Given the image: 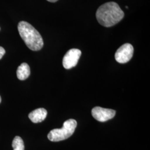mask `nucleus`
I'll return each mask as SVG.
<instances>
[{
    "label": "nucleus",
    "mask_w": 150,
    "mask_h": 150,
    "mask_svg": "<svg viewBox=\"0 0 150 150\" xmlns=\"http://www.w3.org/2000/svg\"><path fill=\"white\" fill-rule=\"evenodd\" d=\"M124 12L118 4L114 2H109L98 7L96 16L98 23L103 26L110 27L115 25L121 21Z\"/></svg>",
    "instance_id": "nucleus-1"
},
{
    "label": "nucleus",
    "mask_w": 150,
    "mask_h": 150,
    "mask_svg": "<svg viewBox=\"0 0 150 150\" xmlns=\"http://www.w3.org/2000/svg\"><path fill=\"white\" fill-rule=\"evenodd\" d=\"M18 30L22 39L30 50L36 51L43 47V41L41 35L31 24L26 21L20 22Z\"/></svg>",
    "instance_id": "nucleus-2"
},
{
    "label": "nucleus",
    "mask_w": 150,
    "mask_h": 150,
    "mask_svg": "<svg viewBox=\"0 0 150 150\" xmlns=\"http://www.w3.org/2000/svg\"><path fill=\"white\" fill-rule=\"evenodd\" d=\"M77 127V122L74 119L66 121L61 129H53L48 134V139L52 142H58L71 136Z\"/></svg>",
    "instance_id": "nucleus-3"
},
{
    "label": "nucleus",
    "mask_w": 150,
    "mask_h": 150,
    "mask_svg": "<svg viewBox=\"0 0 150 150\" xmlns=\"http://www.w3.org/2000/svg\"><path fill=\"white\" fill-rule=\"evenodd\" d=\"M134 47L129 43H125L118 48L115 54V59L120 64L128 62L134 54Z\"/></svg>",
    "instance_id": "nucleus-4"
},
{
    "label": "nucleus",
    "mask_w": 150,
    "mask_h": 150,
    "mask_svg": "<svg viewBox=\"0 0 150 150\" xmlns=\"http://www.w3.org/2000/svg\"><path fill=\"white\" fill-rule=\"evenodd\" d=\"M81 55V51L79 49L72 48L68 51L63 58L62 64L64 69H71L76 66Z\"/></svg>",
    "instance_id": "nucleus-5"
},
{
    "label": "nucleus",
    "mask_w": 150,
    "mask_h": 150,
    "mask_svg": "<svg viewBox=\"0 0 150 150\" xmlns=\"http://www.w3.org/2000/svg\"><path fill=\"white\" fill-rule=\"evenodd\" d=\"M91 113L93 118L100 122L107 121L113 118L116 115L115 110L101 107H94Z\"/></svg>",
    "instance_id": "nucleus-6"
},
{
    "label": "nucleus",
    "mask_w": 150,
    "mask_h": 150,
    "mask_svg": "<svg viewBox=\"0 0 150 150\" xmlns=\"http://www.w3.org/2000/svg\"><path fill=\"white\" fill-rule=\"evenodd\" d=\"M47 115V112L46 109L43 108H38L30 113L28 117L33 123H39L42 122L46 118Z\"/></svg>",
    "instance_id": "nucleus-7"
},
{
    "label": "nucleus",
    "mask_w": 150,
    "mask_h": 150,
    "mask_svg": "<svg viewBox=\"0 0 150 150\" xmlns=\"http://www.w3.org/2000/svg\"><path fill=\"white\" fill-rule=\"evenodd\" d=\"M30 75V68L26 63H22L17 70V77L20 80H25Z\"/></svg>",
    "instance_id": "nucleus-8"
},
{
    "label": "nucleus",
    "mask_w": 150,
    "mask_h": 150,
    "mask_svg": "<svg viewBox=\"0 0 150 150\" xmlns=\"http://www.w3.org/2000/svg\"><path fill=\"white\" fill-rule=\"evenodd\" d=\"M12 146L13 150H25L23 141L20 136H16L13 139Z\"/></svg>",
    "instance_id": "nucleus-9"
},
{
    "label": "nucleus",
    "mask_w": 150,
    "mask_h": 150,
    "mask_svg": "<svg viewBox=\"0 0 150 150\" xmlns=\"http://www.w3.org/2000/svg\"><path fill=\"white\" fill-rule=\"evenodd\" d=\"M5 50L2 47L0 46V59L2 58L4 55L5 54Z\"/></svg>",
    "instance_id": "nucleus-10"
},
{
    "label": "nucleus",
    "mask_w": 150,
    "mask_h": 150,
    "mask_svg": "<svg viewBox=\"0 0 150 150\" xmlns=\"http://www.w3.org/2000/svg\"><path fill=\"white\" fill-rule=\"evenodd\" d=\"M47 1H48V2H56L58 0H47Z\"/></svg>",
    "instance_id": "nucleus-11"
},
{
    "label": "nucleus",
    "mask_w": 150,
    "mask_h": 150,
    "mask_svg": "<svg viewBox=\"0 0 150 150\" xmlns=\"http://www.w3.org/2000/svg\"><path fill=\"white\" fill-rule=\"evenodd\" d=\"M1 102V97L0 96V103Z\"/></svg>",
    "instance_id": "nucleus-12"
},
{
    "label": "nucleus",
    "mask_w": 150,
    "mask_h": 150,
    "mask_svg": "<svg viewBox=\"0 0 150 150\" xmlns=\"http://www.w3.org/2000/svg\"><path fill=\"white\" fill-rule=\"evenodd\" d=\"M0 30H1V28H0Z\"/></svg>",
    "instance_id": "nucleus-13"
}]
</instances>
